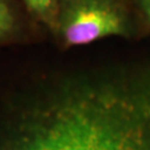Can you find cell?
I'll return each mask as SVG.
<instances>
[{"instance_id":"cell-1","label":"cell","mask_w":150,"mask_h":150,"mask_svg":"<svg viewBox=\"0 0 150 150\" xmlns=\"http://www.w3.org/2000/svg\"><path fill=\"white\" fill-rule=\"evenodd\" d=\"M0 150H150V68L54 83L11 119Z\"/></svg>"},{"instance_id":"cell-2","label":"cell","mask_w":150,"mask_h":150,"mask_svg":"<svg viewBox=\"0 0 150 150\" xmlns=\"http://www.w3.org/2000/svg\"><path fill=\"white\" fill-rule=\"evenodd\" d=\"M125 31L122 16L102 0H78L61 23V35L68 46H83Z\"/></svg>"},{"instance_id":"cell-3","label":"cell","mask_w":150,"mask_h":150,"mask_svg":"<svg viewBox=\"0 0 150 150\" xmlns=\"http://www.w3.org/2000/svg\"><path fill=\"white\" fill-rule=\"evenodd\" d=\"M27 7L32 13L41 18L43 20H48L54 16V12L57 8L59 0H23Z\"/></svg>"},{"instance_id":"cell-4","label":"cell","mask_w":150,"mask_h":150,"mask_svg":"<svg viewBox=\"0 0 150 150\" xmlns=\"http://www.w3.org/2000/svg\"><path fill=\"white\" fill-rule=\"evenodd\" d=\"M13 25L15 20L9 7L4 0H0V39L10 33Z\"/></svg>"},{"instance_id":"cell-5","label":"cell","mask_w":150,"mask_h":150,"mask_svg":"<svg viewBox=\"0 0 150 150\" xmlns=\"http://www.w3.org/2000/svg\"><path fill=\"white\" fill-rule=\"evenodd\" d=\"M141 6H142V10H144L146 19L150 25V0H142Z\"/></svg>"}]
</instances>
